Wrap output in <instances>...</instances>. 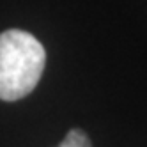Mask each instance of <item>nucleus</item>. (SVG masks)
<instances>
[{"instance_id":"1","label":"nucleus","mask_w":147,"mask_h":147,"mask_svg":"<svg viewBox=\"0 0 147 147\" xmlns=\"http://www.w3.org/2000/svg\"><path fill=\"white\" fill-rule=\"evenodd\" d=\"M46 64L43 45L25 30L0 34V99L18 101L36 89Z\"/></svg>"},{"instance_id":"2","label":"nucleus","mask_w":147,"mask_h":147,"mask_svg":"<svg viewBox=\"0 0 147 147\" xmlns=\"http://www.w3.org/2000/svg\"><path fill=\"white\" fill-rule=\"evenodd\" d=\"M57 147H92V145H90L89 136L83 133L82 129L75 128V129H69L67 131L66 138L62 140Z\"/></svg>"}]
</instances>
